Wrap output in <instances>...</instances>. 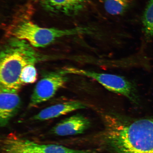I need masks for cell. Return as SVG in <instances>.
Here are the masks:
<instances>
[{
  "mask_svg": "<svg viewBox=\"0 0 153 153\" xmlns=\"http://www.w3.org/2000/svg\"><path fill=\"white\" fill-rule=\"evenodd\" d=\"M33 47L25 40L13 37L3 44L0 53V85L20 89L23 85L20 81L22 70L40 59Z\"/></svg>",
  "mask_w": 153,
  "mask_h": 153,
  "instance_id": "cell-1",
  "label": "cell"
},
{
  "mask_svg": "<svg viewBox=\"0 0 153 153\" xmlns=\"http://www.w3.org/2000/svg\"><path fill=\"white\" fill-rule=\"evenodd\" d=\"M120 153H153V118L130 119L117 136Z\"/></svg>",
  "mask_w": 153,
  "mask_h": 153,
  "instance_id": "cell-2",
  "label": "cell"
},
{
  "mask_svg": "<svg viewBox=\"0 0 153 153\" xmlns=\"http://www.w3.org/2000/svg\"><path fill=\"white\" fill-rule=\"evenodd\" d=\"M81 28L62 29L42 27L32 21L24 20L16 24L11 31L12 37L25 40L32 47L43 48L59 38L79 34Z\"/></svg>",
  "mask_w": 153,
  "mask_h": 153,
  "instance_id": "cell-3",
  "label": "cell"
},
{
  "mask_svg": "<svg viewBox=\"0 0 153 153\" xmlns=\"http://www.w3.org/2000/svg\"><path fill=\"white\" fill-rule=\"evenodd\" d=\"M66 70L68 74H78L94 79L108 90L123 96L134 104H139L140 98L136 86L123 76L77 68Z\"/></svg>",
  "mask_w": 153,
  "mask_h": 153,
  "instance_id": "cell-4",
  "label": "cell"
},
{
  "mask_svg": "<svg viewBox=\"0 0 153 153\" xmlns=\"http://www.w3.org/2000/svg\"><path fill=\"white\" fill-rule=\"evenodd\" d=\"M1 153H93L90 150H76L62 145L41 144L14 134L1 140Z\"/></svg>",
  "mask_w": 153,
  "mask_h": 153,
  "instance_id": "cell-5",
  "label": "cell"
},
{
  "mask_svg": "<svg viewBox=\"0 0 153 153\" xmlns=\"http://www.w3.org/2000/svg\"><path fill=\"white\" fill-rule=\"evenodd\" d=\"M65 70L47 74L38 82L30 97L29 108L37 106L52 98L64 87L68 78Z\"/></svg>",
  "mask_w": 153,
  "mask_h": 153,
  "instance_id": "cell-6",
  "label": "cell"
},
{
  "mask_svg": "<svg viewBox=\"0 0 153 153\" xmlns=\"http://www.w3.org/2000/svg\"><path fill=\"white\" fill-rule=\"evenodd\" d=\"M18 91L0 85V126L4 127L20 109Z\"/></svg>",
  "mask_w": 153,
  "mask_h": 153,
  "instance_id": "cell-7",
  "label": "cell"
},
{
  "mask_svg": "<svg viewBox=\"0 0 153 153\" xmlns=\"http://www.w3.org/2000/svg\"><path fill=\"white\" fill-rule=\"evenodd\" d=\"M91 122L82 114H77L61 120L50 130L49 133L57 136L80 134L90 127Z\"/></svg>",
  "mask_w": 153,
  "mask_h": 153,
  "instance_id": "cell-8",
  "label": "cell"
},
{
  "mask_svg": "<svg viewBox=\"0 0 153 153\" xmlns=\"http://www.w3.org/2000/svg\"><path fill=\"white\" fill-rule=\"evenodd\" d=\"M91 0H38L45 10L53 14L73 16L87 8Z\"/></svg>",
  "mask_w": 153,
  "mask_h": 153,
  "instance_id": "cell-9",
  "label": "cell"
},
{
  "mask_svg": "<svg viewBox=\"0 0 153 153\" xmlns=\"http://www.w3.org/2000/svg\"><path fill=\"white\" fill-rule=\"evenodd\" d=\"M87 108L85 103L77 100L66 101L48 107L31 118L34 121H43L64 115L74 111Z\"/></svg>",
  "mask_w": 153,
  "mask_h": 153,
  "instance_id": "cell-10",
  "label": "cell"
},
{
  "mask_svg": "<svg viewBox=\"0 0 153 153\" xmlns=\"http://www.w3.org/2000/svg\"><path fill=\"white\" fill-rule=\"evenodd\" d=\"M134 0H104L105 11L110 15L117 16L124 14L132 4Z\"/></svg>",
  "mask_w": 153,
  "mask_h": 153,
  "instance_id": "cell-11",
  "label": "cell"
},
{
  "mask_svg": "<svg viewBox=\"0 0 153 153\" xmlns=\"http://www.w3.org/2000/svg\"><path fill=\"white\" fill-rule=\"evenodd\" d=\"M142 23L145 38L150 40L153 37V0H150L145 7Z\"/></svg>",
  "mask_w": 153,
  "mask_h": 153,
  "instance_id": "cell-12",
  "label": "cell"
},
{
  "mask_svg": "<svg viewBox=\"0 0 153 153\" xmlns=\"http://www.w3.org/2000/svg\"><path fill=\"white\" fill-rule=\"evenodd\" d=\"M37 71L35 64H30L22 70L20 76V81L22 85L33 83L37 81Z\"/></svg>",
  "mask_w": 153,
  "mask_h": 153,
  "instance_id": "cell-13",
  "label": "cell"
}]
</instances>
